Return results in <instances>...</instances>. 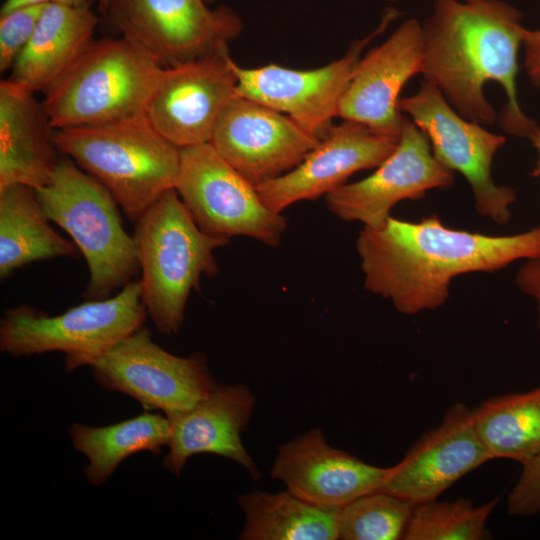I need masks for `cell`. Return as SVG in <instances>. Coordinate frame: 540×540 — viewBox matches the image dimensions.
Wrapping results in <instances>:
<instances>
[{
  "mask_svg": "<svg viewBox=\"0 0 540 540\" xmlns=\"http://www.w3.org/2000/svg\"><path fill=\"white\" fill-rule=\"evenodd\" d=\"M415 505L384 491L358 497L338 511L339 539H402Z\"/></svg>",
  "mask_w": 540,
  "mask_h": 540,
  "instance_id": "cell-28",
  "label": "cell"
},
{
  "mask_svg": "<svg viewBox=\"0 0 540 540\" xmlns=\"http://www.w3.org/2000/svg\"><path fill=\"white\" fill-rule=\"evenodd\" d=\"M398 16L385 13L379 26L356 40L347 52L329 64L296 70L276 64L244 68L234 63L236 96L245 97L291 117L308 133L321 139L338 117L346 91L366 46Z\"/></svg>",
  "mask_w": 540,
  "mask_h": 540,
  "instance_id": "cell-12",
  "label": "cell"
},
{
  "mask_svg": "<svg viewBox=\"0 0 540 540\" xmlns=\"http://www.w3.org/2000/svg\"><path fill=\"white\" fill-rule=\"evenodd\" d=\"M28 87L0 82V188L45 186L59 161L54 132L43 102Z\"/></svg>",
  "mask_w": 540,
  "mask_h": 540,
  "instance_id": "cell-21",
  "label": "cell"
},
{
  "mask_svg": "<svg viewBox=\"0 0 540 540\" xmlns=\"http://www.w3.org/2000/svg\"><path fill=\"white\" fill-rule=\"evenodd\" d=\"M234 63L226 53L163 67L145 117L180 149L209 143L220 115L236 96Z\"/></svg>",
  "mask_w": 540,
  "mask_h": 540,
  "instance_id": "cell-13",
  "label": "cell"
},
{
  "mask_svg": "<svg viewBox=\"0 0 540 540\" xmlns=\"http://www.w3.org/2000/svg\"><path fill=\"white\" fill-rule=\"evenodd\" d=\"M453 172L434 156L427 135L405 117L396 149L370 176L326 195L327 207L344 221L377 228L400 201L417 200L453 185Z\"/></svg>",
  "mask_w": 540,
  "mask_h": 540,
  "instance_id": "cell-14",
  "label": "cell"
},
{
  "mask_svg": "<svg viewBox=\"0 0 540 540\" xmlns=\"http://www.w3.org/2000/svg\"><path fill=\"white\" fill-rule=\"evenodd\" d=\"M49 221L34 188L23 184L0 188L1 279L32 262L77 255V247Z\"/></svg>",
  "mask_w": 540,
  "mask_h": 540,
  "instance_id": "cell-23",
  "label": "cell"
},
{
  "mask_svg": "<svg viewBox=\"0 0 540 540\" xmlns=\"http://www.w3.org/2000/svg\"><path fill=\"white\" fill-rule=\"evenodd\" d=\"M319 141L288 115L235 96L220 115L209 143L258 185L295 168Z\"/></svg>",
  "mask_w": 540,
  "mask_h": 540,
  "instance_id": "cell-15",
  "label": "cell"
},
{
  "mask_svg": "<svg viewBox=\"0 0 540 540\" xmlns=\"http://www.w3.org/2000/svg\"><path fill=\"white\" fill-rule=\"evenodd\" d=\"M162 68L123 36L92 40L42 102L55 130L144 115Z\"/></svg>",
  "mask_w": 540,
  "mask_h": 540,
  "instance_id": "cell-5",
  "label": "cell"
},
{
  "mask_svg": "<svg viewBox=\"0 0 540 540\" xmlns=\"http://www.w3.org/2000/svg\"><path fill=\"white\" fill-rule=\"evenodd\" d=\"M35 192L46 216L70 235L87 262L85 299L108 298L132 282L140 270L135 242L117 201L98 180L64 155L50 181Z\"/></svg>",
  "mask_w": 540,
  "mask_h": 540,
  "instance_id": "cell-6",
  "label": "cell"
},
{
  "mask_svg": "<svg viewBox=\"0 0 540 540\" xmlns=\"http://www.w3.org/2000/svg\"><path fill=\"white\" fill-rule=\"evenodd\" d=\"M110 1L111 0H98V8L101 13L105 14L107 12Z\"/></svg>",
  "mask_w": 540,
  "mask_h": 540,
  "instance_id": "cell-35",
  "label": "cell"
},
{
  "mask_svg": "<svg viewBox=\"0 0 540 540\" xmlns=\"http://www.w3.org/2000/svg\"><path fill=\"white\" fill-rule=\"evenodd\" d=\"M69 435L74 448L88 459L83 470L85 477L97 486L130 455L140 451L160 453L170 440L171 424L167 417L145 412L104 427L73 423Z\"/></svg>",
  "mask_w": 540,
  "mask_h": 540,
  "instance_id": "cell-25",
  "label": "cell"
},
{
  "mask_svg": "<svg viewBox=\"0 0 540 540\" xmlns=\"http://www.w3.org/2000/svg\"><path fill=\"white\" fill-rule=\"evenodd\" d=\"M523 67L531 84L540 90V29H526L523 33Z\"/></svg>",
  "mask_w": 540,
  "mask_h": 540,
  "instance_id": "cell-31",
  "label": "cell"
},
{
  "mask_svg": "<svg viewBox=\"0 0 540 540\" xmlns=\"http://www.w3.org/2000/svg\"><path fill=\"white\" fill-rule=\"evenodd\" d=\"M491 459L474 427L472 409L457 402L436 428L424 433L400 462L389 467L379 490L414 505L425 503Z\"/></svg>",
  "mask_w": 540,
  "mask_h": 540,
  "instance_id": "cell-18",
  "label": "cell"
},
{
  "mask_svg": "<svg viewBox=\"0 0 540 540\" xmlns=\"http://www.w3.org/2000/svg\"><path fill=\"white\" fill-rule=\"evenodd\" d=\"M517 287L537 302L540 330V257L527 259L515 276Z\"/></svg>",
  "mask_w": 540,
  "mask_h": 540,
  "instance_id": "cell-32",
  "label": "cell"
},
{
  "mask_svg": "<svg viewBox=\"0 0 540 540\" xmlns=\"http://www.w3.org/2000/svg\"><path fill=\"white\" fill-rule=\"evenodd\" d=\"M245 515L243 540H336L339 509L311 504L289 490L253 491L237 499Z\"/></svg>",
  "mask_w": 540,
  "mask_h": 540,
  "instance_id": "cell-24",
  "label": "cell"
},
{
  "mask_svg": "<svg viewBox=\"0 0 540 540\" xmlns=\"http://www.w3.org/2000/svg\"><path fill=\"white\" fill-rule=\"evenodd\" d=\"M133 239L147 314L160 333L175 335L201 276L219 272L214 251L229 238L203 232L173 188L135 223Z\"/></svg>",
  "mask_w": 540,
  "mask_h": 540,
  "instance_id": "cell-4",
  "label": "cell"
},
{
  "mask_svg": "<svg viewBox=\"0 0 540 540\" xmlns=\"http://www.w3.org/2000/svg\"><path fill=\"white\" fill-rule=\"evenodd\" d=\"M508 512L532 516L540 512V455L522 465L521 474L508 495Z\"/></svg>",
  "mask_w": 540,
  "mask_h": 540,
  "instance_id": "cell-30",
  "label": "cell"
},
{
  "mask_svg": "<svg viewBox=\"0 0 540 540\" xmlns=\"http://www.w3.org/2000/svg\"><path fill=\"white\" fill-rule=\"evenodd\" d=\"M400 111L427 135L435 158L469 183L477 212L499 225L511 218L515 191L491 176L495 154L506 138L461 116L432 84L424 81L413 95L399 99Z\"/></svg>",
  "mask_w": 540,
  "mask_h": 540,
  "instance_id": "cell-11",
  "label": "cell"
},
{
  "mask_svg": "<svg viewBox=\"0 0 540 540\" xmlns=\"http://www.w3.org/2000/svg\"><path fill=\"white\" fill-rule=\"evenodd\" d=\"M356 250L364 287L389 299L398 312L414 315L442 306L458 275L540 257V226L490 236L449 228L436 215L418 222L389 216L380 227L362 228Z\"/></svg>",
  "mask_w": 540,
  "mask_h": 540,
  "instance_id": "cell-2",
  "label": "cell"
},
{
  "mask_svg": "<svg viewBox=\"0 0 540 540\" xmlns=\"http://www.w3.org/2000/svg\"><path fill=\"white\" fill-rule=\"evenodd\" d=\"M386 1L395 2V1H400V0H386ZM465 1H469V0H465Z\"/></svg>",
  "mask_w": 540,
  "mask_h": 540,
  "instance_id": "cell-37",
  "label": "cell"
},
{
  "mask_svg": "<svg viewBox=\"0 0 540 540\" xmlns=\"http://www.w3.org/2000/svg\"><path fill=\"white\" fill-rule=\"evenodd\" d=\"M343 120L332 125L295 168L256 185L264 205L282 213L299 201L328 195L354 173L377 168L396 149L399 138Z\"/></svg>",
  "mask_w": 540,
  "mask_h": 540,
  "instance_id": "cell-16",
  "label": "cell"
},
{
  "mask_svg": "<svg viewBox=\"0 0 540 540\" xmlns=\"http://www.w3.org/2000/svg\"><path fill=\"white\" fill-rule=\"evenodd\" d=\"M92 1L93 0H5L1 6L0 14L28 4L58 3L69 6H90Z\"/></svg>",
  "mask_w": 540,
  "mask_h": 540,
  "instance_id": "cell-33",
  "label": "cell"
},
{
  "mask_svg": "<svg viewBox=\"0 0 540 540\" xmlns=\"http://www.w3.org/2000/svg\"><path fill=\"white\" fill-rule=\"evenodd\" d=\"M208 4L213 3L215 0H205Z\"/></svg>",
  "mask_w": 540,
  "mask_h": 540,
  "instance_id": "cell-36",
  "label": "cell"
},
{
  "mask_svg": "<svg viewBox=\"0 0 540 540\" xmlns=\"http://www.w3.org/2000/svg\"><path fill=\"white\" fill-rule=\"evenodd\" d=\"M175 189L198 227L209 235L247 236L278 247L287 230L286 217L264 205L256 185L210 143L181 148Z\"/></svg>",
  "mask_w": 540,
  "mask_h": 540,
  "instance_id": "cell-8",
  "label": "cell"
},
{
  "mask_svg": "<svg viewBox=\"0 0 540 540\" xmlns=\"http://www.w3.org/2000/svg\"><path fill=\"white\" fill-rule=\"evenodd\" d=\"M99 18L90 6L48 3L10 79L45 91L93 40Z\"/></svg>",
  "mask_w": 540,
  "mask_h": 540,
  "instance_id": "cell-22",
  "label": "cell"
},
{
  "mask_svg": "<svg viewBox=\"0 0 540 540\" xmlns=\"http://www.w3.org/2000/svg\"><path fill=\"white\" fill-rule=\"evenodd\" d=\"M89 366L104 389L129 395L145 410L158 409L167 417L189 410L217 384L203 354L175 356L155 343L144 326Z\"/></svg>",
  "mask_w": 540,
  "mask_h": 540,
  "instance_id": "cell-10",
  "label": "cell"
},
{
  "mask_svg": "<svg viewBox=\"0 0 540 540\" xmlns=\"http://www.w3.org/2000/svg\"><path fill=\"white\" fill-rule=\"evenodd\" d=\"M422 29L425 81L461 116L483 126L497 118L484 86L498 83L507 100L500 127L531 141L540 127L522 111L516 87L525 30L521 12L503 0H434Z\"/></svg>",
  "mask_w": 540,
  "mask_h": 540,
  "instance_id": "cell-1",
  "label": "cell"
},
{
  "mask_svg": "<svg viewBox=\"0 0 540 540\" xmlns=\"http://www.w3.org/2000/svg\"><path fill=\"white\" fill-rule=\"evenodd\" d=\"M107 12L123 37L163 67L229 53L243 29L234 10L205 0H111Z\"/></svg>",
  "mask_w": 540,
  "mask_h": 540,
  "instance_id": "cell-9",
  "label": "cell"
},
{
  "mask_svg": "<svg viewBox=\"0 0 540 540\" xmlns=\"http://www.w3.org/2000/svg\"><path fill=\"white\" fill-rule=\"evenodd\" d=\"M55 145L115 198L136 223L166 191L176 187L181 149L145 115L56 129Z\"/></svg>",
  "mask_w": 540,
  "mask_h": 540,
  "instance_id": "cell-3",
  "label": "cell"
},
{
  "mask_svg": "<svg viewBox=\"0 0 540 540\" xmlns=\"http://www.w3.org/2000/svg\"><path fill=\"white\" fill-rule=\"evenodd\" d=\"M498 499L475 505L467 498L417 504L407 523L405 540H482Z\"/></svg>",
  "mask_w": 540,
  "mask_h": 540,
  "instance_id": "cell-27",
  "label": "cell"
},
{
  "mask_svg": "<svg viewBox=\"0 0 540 540\" xmlns=\"http://www.w3.org/2000/svg\"><path fill=\"white\" fill-rule=\"evenodd\" d=\"M147 315L139 280L113 297L88 300L56 316L22 305L4 311L0 350L12 356L63 352L71 371L89 366L142 327Z\"/></svg>",
  "mask_w": 540,
  "mask_h": 540,
  "instance_id": "cell-7",
  "label": "cell"
},
{
  "mask_svg": "<svg viewBox=\"0 0 540 540\" xmlns=\"http://www.w3.org/2000/svg\"><path fill=\"white\" fill-rule=\"evenodd\" d=\"M48 3L28 4L0 16V71L12 69Z\"/></svg>",
  "mask_w": 540,
  "mask_h": 540,
  "instance_id": "cell-29",
  "label": "cell"
},
{
  "mask_svg": "<svg viewBox=\"0 0 540 540\" xmlns=\"http://www.w3.org/2000/svg\"><path fill=\"white\" fill-rule=\"evenodd\" d=\"M254 407L255 396L246 385L216 384L189 410L166 416L171 436L163 467L179 476L193 455L211 453L235 461L259 480L260 472L241 440Z\"/></svg>",
  "mask_w": 540,
  "mask_h": 540,
  "instance_id": "cell-20",
  "label": "cell"
},
{
  "mask_svg": "<svg viewBox=\"0 0 540 540\" xmlns=\"http://www.w3.org/2000/svg\"><path fill=\"white\" fill-rule=\"evenodd\" d=\"M472 417L492 459L523 465L540 455V386L489 398L472 409Z\"/></svg>",
  "mask_w": 540,
  "mask_h": 540,
  "instance_id": "cell-26",
  "label": "cell"
},
{
  "mask_svg": "<svg viewBox=\"0 0 540 540\" xmlns=\"http://www.w3.org/2000/svg\"><path fill=\"white\" fill-rule=\"evenodd\" d=\"M423 61L422 24L410 18L361 58L341 98L338 117L399 138L406 117L399 109V95L410 78L422 74Z\"/></svg>",
  "mask_w": 540,
  "mask_h": 540,
  "instance_id": "cell-17",
  "label": "cell"
},
{
  "mask_svg": "<svg viewBox=\"0 0 540 540\" xmlns=\"http://www.w3.org/2000/svg\"><path fill=\"white\" fill-rule=\"evenodd\" d=\"M532 142V145L534 146V148L537 149L538 151V162H537V166L535 167V169L531 172V175L532 176H535V177H540V129L539 131L535 134V136L532 138L531 140Z\"/></svg>",
  "mask_w": 540,
  "mask_h": 540,
  "instance_id": "cell-34",
  "label": "cell"
},
{
  "mask_svg": "<svg viewBox=\"0 0 540 540\" xmlns=\"http://www.w3.org/2000/svg\"><path fill=\"white\" fill-rule=\"evenodd\" d=\"M389 467L370 465L330 446L319 429L310 430L278 448L271 477L316 506L340 509L382 486Z\"/></svg>",
  "mask_w": 540,
  "mask_h": 540,
  "instance_id": "cell-19",
  "label": "cell"
}]
</instances>
